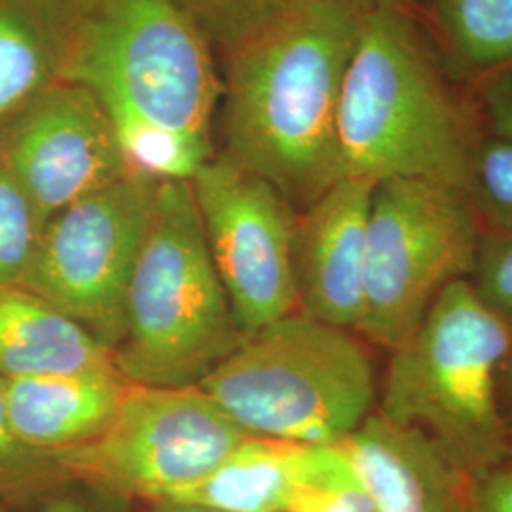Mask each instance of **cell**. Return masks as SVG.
Masks as SVG:
<instances>
[{
	"label": "cell",
	"instance_id": "1",
	"mask_svg": "<svg viewBox=\"0 0 512 512\" xmlns=\"http://www.w3.org/2000/svg\"><path fill=\"white\" fill-rule=\"evenodd\" d=\"M361 16L355 0H291L222 54V154L296 213L344 179L338 107Z\"/></svg>",
	"mask_w": 512,
	"mask_h": 512
},
{
	"label": "cell",
	"instance_id": "2",
	"mask_svg": "<svg viewBox=\"0 0 512 512\" xmlns=\"http://www.w3.org/2000/svg\"><path fill=\"white\" fill-rule=\"evenodd\" d=\"M63 80L109 112L131 173L192 181L222 97L213 48L171 0H71Z\"/></svg>",
	"mask_w": 512,
	"mask_h": 512
},
{
	"label": "cell",
	"instance_id": "3",
	"mask_svg": "<svg viewBox=\"0 0 512 512\" xmlns=\"http://www.w3.org/2000/svg\"><path fill=\"white\" fill-rule=\"evenodd\" d=\"M482 137L403 0L363 6L338 107L344 179H425L469 196Z\"/></svg>",
	"mask_w": 512,
	"mask_h": 512
},
{
	"label": "cell",
	"instance_id": "4",
	"mask_svg": "<svg viewBox=\"0 0 512 512\" xmlns=\"http://www.w3.org/2000/svg\"><path fill=\"white\" fill-rule=\"evenodd\" d=\"M511 349L512 330L458 281L389 351L376 414L427 437L469 478L484 475L512 452L497 391Z\"/></svg>",
	"mask_w": 512,
	"mask_h": 512
},
{
	"label": "cell",
	"instance_id": "5",
	"mask_svg": "<svg viewBox=\"0 0 512 512\" xmlns=\"http://www.w3.org/2000/svg\"><path fill=\"white\" fill-rule=\"evenodd\" d=\"M114 366L131 384L198 385L245 334L213 266L190 181H160L129 279Z\"/></svg>",
	"mask_w": 512,
	"mask_h": 512
},
{
	"label": "cell",
	"instance_id": "6",
	"mask_svg": "<svg viewBox=\"0 0 512 512\" xmlns=\"http://www.w3.org/2000/svg\"><path fill=\"white\" fill-rule=\"evenodd\" d=\"M198 387L249 435L327 446L376 412L380 391L359 334L302 311L245 336Z\"/></svg>",
	"mask_w": 512,
	"mask_h": 512
},
{
	"label": "cell",
	"instance_id": "7",
	"mask_svg": "<svg viewBox=\"0 0 512 512\" xmlns=\"http://www.w3.org/2000/svg\"><path fill=\"white\" fill-rule=\"evenodd\" d=\"M482 222L465 192L425 179L374 184L366 228L365 306L357 334L393 351L444 289L471 279Z\"/></svg>",
	"mask_w": 512,
	"mask_h": 512
},
{
	"label": "cell",
	"instance_id": "8",
	"mask_svg": "<svg viewBox=\"0 0 512 512\" xmlns=\"http://www.w3.org/2000/svg\"><path fill=\"white\" fill-rule=\"evenodd\" d=\"M247 437L198 385L129 382L99 435L50 456L63 475L164 503L213 473Z\"/></svg>",
	"mask_w": 512,
	"mask_h": 512
},
{
	"label": "cell",
	"instance_id": "9",
	"mask_svg": "<svg viewBox=\"0 0 512 512\" xmlns=\"http://www.w3.org/2000/svg\"><path fill=\"white\" fill-rule=\"evenodd\" d=\"M158 184L129 173L59 211L19 281L112 353L124 340L129 279Z\"/></svg>",
	"mask_w": 512,
	"mask_h": 512
},
{
	"label": "cell",
	"instance_id": "10",
	"mask_svg": "<svg viewBox=\"0 0 512 512\" xmlns=\"http://www.w3.org/2000/svg\"><path fill=\"white\" fill-rule=\"evenodd\" d=\"M190 186L209 255L241 332L249 336L298 311L293 205L222 152L200 167Z\"/></svg>",
	"mask_w": 512,
	"mask_h": 512
},
{
	"label": "cell",
	"instance_id": "11",
	"mask_svg": "<svg viewBox=\"0 0 512 512\" xmlns=\"http://www.w3.org/2000/svg\"><path fill=\"white\" fill-rule=\"evenodd\" d=\"M0 167L44 224L129 175L109 112L86 86L57 80L0 120Z\"/></svg>",
	"mask_w": 512,
	"mask_h": 512
},
{
	"label": "cell",
	"instance_id": "12",
	"mask_svg": "<svg viewBox=\"0 0 512 512\" xmlns=\"http://www.w3.org/2000/svg\"><path fill=\"white\" fill-rule=\"evenodd\" d=\"M374 184L342 179L294 220L291 253L298 311L353 332L365 306L366 228Z\"/></svg>",
	"mask_w": 512,
	"mask_h": 512
},
{
	"label": "cell",
	"instance_id": "13",
	"mask_svg": "<svg viewBox=\"0 0 512 512\" xmlns=\"http://www.w3.org/2000/svg\"><path fill=\"white\" fill-rule=\"evenodd\" d=\"M340 448L376 512H473L471 478L414 429L374 412Z\"/></svg>",
	"mask_w": 512,
	"mask_h": 512
},
{
	"label": "cell",
	"instance_id": "14",
	"mask_svg": "<svg viewBox=\"0 0 512 512\" xmlns=\"http://www.w3.org/2000/svg\"><path fill=\"white\" fill-rule=\"evenodd\" d=\"M129 382L116 368L35 374L4 380L18 439L54 454L99 435L116 416Z\"/></svg>",
	"mask_w": 512,
	"mask_h": 512
},
{
	"label": "cell",
	"instance_id": "15",
	"mask_svg": "<svg viewBox=\"0 0 512 512\" xmlns=\"http://www.w3.org/2000/svg\"><path fill=\"white\" fill-rule=\"evenodd\" d=\"M116 368L114 355L27 289L0 287V378Z\"/></svg>",
	"mask_w": 512,
	"mask_h": 512
},
{
	"label": "cell",
	"instance_id": "16",
	"mask_svg": "<svg viewBox=\"0 0 512 512\" xmlns=\"http://www.w3.org/2000/svg\"><path fill=\"white\" fill-rule=\"evenodd\" d=\"M71 0H0V120L63 80Z\"/></svg>",
	"mask_w": 512,
	"mask_h": 512
},
{
	"label": "cell",
	"instance_id": "17",
	"mask_svg": "<svg viewBox=\"0 0 512 512\" xmlns=\"http://www.w3.org/2000/svg\"><path fill=\"white\" fill-rule=\"evenodd\" d=\"M310 444L249 435L219 467L171 499L217 512H285Z\"/></svg>",
	"mask_w": 512,
	"mask_h": 512
},
{
	"label": "cell",
	"instance_id": "18",
	"mask_svg": "<svg viewBox=\"0 0 512 512\" xmlns=\"http://www.w3.org/2000/svg\"><path fill=\"white\" fill-rule=\"evenodd\" d=\"M429 18L465 71L486 76L512 65V0H431Z\"/></svg>",
	"mask_w": 512,
	"mask_h": 512
},
{
	"label": "cell",
	"instance_id": "19",
	"mask_svg": "<svg viewBox=\"0 0 512 512\" xmlns=\"http://www.w3.org/2000/svg\"><path fill=\"white\" fill-rule=\"evenodd\" d=\"M285 512H376L340 444H310Z\"/></svg>",
	"mask_w": 512,
	"mask_h": 512
},
{
	"label": "cell",
	"instance_id": "20",
	"mask_svg": "<svg viewBox=\"0 0 512 512\" xmlns=\"http://www.w3.org/2000/svg\"><path fill=\"white\" fill-rule=\"evenodd\" d=\"M213 50L228 52L291 0H171Z\"/></svg>",
	"mask_w": 512,
	"mask_h": 512
},
{
	"label": "cell",
	"instance_id": "21",
	"mask_svg": "<svg viewBox=\"0 0 512 512\" xmlns=\"http://www.w3.org/2000/svg\"><path fill=\"white\" fill-rule=\"evenodd\" d=\"M469 200L484 230H512V141L482 137Z\"/></svg>",
	"mask_w": 512,
	"mask_h": 512
},
{
	"label": "cell",
	"instance_id": "22",
	"mask_svg": "<svg viewBox=\"0 0 512 512\" xmlns=\"http://www.w3.org/2000/svg\"><path fill=\"white\" fill-rule=\"evenodd\" d=\"M42 224L27 196L0 167V287L19 285L37 249Z\"/></svg>",
	"mask_w": 512,
	"mask_h": 512
},
{
	"label": "cell",
	"instance_id": "23",
	"mask_svg": "<svg viewBox=\"0 0 512 512\" xmlns=\"http://www.w3.org/2000/svg\"><path fill=\"white\" fill-rule=\"evenodd\" d=\"M57 473L61 471L50 454L29 448L14 433L0 378V497L29 494Z\"/></svg>",
	"mask_w": 512,
	"mask_h": 512
},
{
	"label": "cell",
	"instance_id": "24",
	"mask_svg": "<svg viewBox=\"0 0 512 512\" xmlns=\"http://www.w3.org/2000/svg\"><path fill=\"white\" fill-rule=\"evenodd\" d=\"M471 285L478 298L512 330V230H484Z\"/></svg>",
	"mask_w": 512,
	"mask_h": 512
},
{
	"label": "cell",
	"instance_id": "25",
	"mask_svg": "<svg viewBox=\"0 0 512 512\" xmlns=\"http://www.w3.org/2000/svg\"><path fill=\"white\" fill-rule=\"evenodd\" d=\"M478 97L488 135L512 141V65L482 76Z\"/></svg>",
	"mask_w": 512,
	"mask_h": 512
},
{
	"label": "cell",
	"instance_id": "26",
	"mask_svg": "<svg viewBox=\"0 0 512 512\" xmlns=\"http://www.w3.org/2000/svg\"><path fill=\"white\" fill-rule=\"evenodd\" d=\"M473 512H512V452L484 475L471 478Z\"/></svg>",
	"mask_w": 512,
	"mask_h": 512
},
{
	"label": "cell",
	"instance_id": "27",
	"mask_svg": "<svg viewBox=\"0 0 512 512\" xmlns=\"http://www.w3.org/2000/svg\"><path fill=\"white\" fill-rule=\"evenodd\" d=\"M499 406L512 437V349L499 372Z\"/></svg>",
	"mask_w": 512,
	"mask_h": 512
},
{
	"label": "cell",
	"instance_id": "28",
	"mask_svg": "<svg viewBox=\"0 0 512 512\" xmlns=\"http://www.w3.org/2000/svg\"><path fill=\"white\" fill-rule=\"evenodd\" d=\"M164 507L160 512H217L213 509H205V507H198V505H184V503H171V501H164Z\"/></svg>",
	"mask_w": 512,
	"mask_h": 512
},
{
	"label": "cell",
	"instance_id": "29",
	"mask_svg": "<svg viewBox=\"0 0 512 512\" xmlns=\"http://www.w3.org/2000/svg\"><path fill=\"white\" fill-rule=\"evenodd\" d=\"M44 512H82V509L69 499H55L44 509Z\"/></svg>",
	"mask_w": 512,
	"mask_h": 512
},
{
	"label": "cell",
	"instance_id": "30",
	"mask_svg": "<svg viewBox=\"0 0 512 512\" xmlns=\"http://www.w3.org/2000/svg\"><path fill=\"white\" fill-rule=\"evenodd\" d=\"M357 4H361V6H368V4H372V2H376V0H355Z\"/></svg>",
	"mask_w": 512,
	"mask_h": 512
},
{
	"label": "cell",
	"instance_id": "31",
	"mask_svg": "<svg viewBox=\"0 0 512 512\" xmlns=\"http://www.w3.org/2000/svg\"><path fill=\"white\" fill-rule=\"evenodd\" d=\"M0 512H2V511H0Z\"/></svg>",
	"mask_w": 512,
	"mask_h": 512
}]
</instances>
